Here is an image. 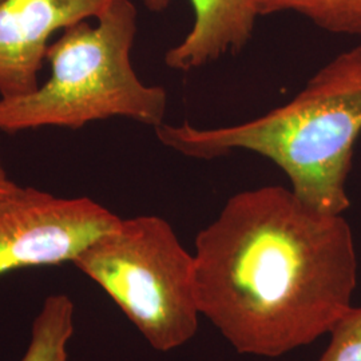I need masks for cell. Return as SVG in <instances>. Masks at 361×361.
Masks as SVG:
<instances>
[{
    "label": "cell",
    "mask_w": 361,
    "mask_h": 361,
    "mask_svg": "<svg viewBox=\"0 0 361 361\" xmlns=\"http://www.w3.org/2000/svg\"><path fill=\"white\" fill-rule=\"evenodd\" d=\"M194 258L201 316L241 355L279 357L329 335L357 286L344 214L284 186L232 195L198 233Z\"/></svg>",
    "instance_id": "6da1fadb"
},
{
    "label": "cell",
    "mask_w": 361,
    "mask_h": 361,
    "mask_svg": "<svg viewBox=\"0 0 361 361\" xmlns=\"http://www.w3.org/2000/svg\"><path fill=\"white\" fill-rule=\"evenodd\" d=\"M154 130L162 145L197 159L237 150L261 155L284 171L305 205L344 214L361 134V44L329 61L292 101L256 119L207 129L162 123Z\"/></svg>",
    "instance_id": "7a4b0ae2"
},
{
    "label": "cell",
    "mask_w": 361,
    "mask_h": 361,
    "mask_svg": "<svg viewBox=\"0 0 361 361\" xmlns=\"http://www.w3.org/2000/svg\"><path fill=\"white\" fill-rule=\"evenodd\" d=\"M137 20L135 4L116 0L95 25L83 20L61 31L46 52L49 79L31 94L0 98V131L77 130L109 118L154 129L165 123L166 90L143 83L131 62Z\"/></svg>",
    "instance_id": "3957f363"
},
{
    "label": "cell",
    "mask_w": 361,
    "mask_h": 361,
    "mask_svg": "<svg viewBox=\"0 0 361 361\" xmlns=\"http://www.w3.org/2000/svg\"><path fill=\"white\" fill-rule=\"evenodd\" d=\"M71 264L104 289L155 350L180 348L197 334L195 258L166 219H122Z\"/></svg>",
    "instance_id": "277c9868"
},
{
    "label": "cell",
    "mask_w": 361,
    "mask_h": 361,
    "mask_svg": "<svg viewBox=\"0 0 361 361\" xmlns=\"http://www.w3.org/2000/svg\"><path fill=\"white\" fill-rule=\"evenodd\" d=\"M121 219L89 197L63 198L16 185L0 200V276L73 262Z\"/></svg>",
    "instance_id": "5b68a950"
},
{
    "label": "cell",
    "mask_w": 361,
    "mask_h": 361,
    "mask_svg": "<svg viewBox=\"0 0 361 361\" xmlns=\"http://www.w3.org/2000/svg\"><path fill=\"white\" fill-rule=\"evenodd\" d=\"M116 0H3L0 3V98L31 94L40 85L50 39L97 19Z\"/></svg>",
    "instance_id": "8992f818"
},
{
    "label": "cell",
    "mask_w": 361,
    "mask_h": 361,
    "mask_svg": "<svg viewBox=\"0 0 361 361\" xmlns=\"http://www.w3.org/2000/svg\"><path fill=\"white\" fill-rule=\"evenodd\" d=\"M193 25L165 55L176 71H193L241 51L252 39L259 18L256 0H189Z\"/></svg>",
    "instance_id": "52a82bcc"
},
{
    "label": "cell",
    "mask_w": 361,
    "mask_h": 361,
    "mask_svg": "<svg viewBox=\"0 0 361 361\" xmlns=\"http://www.w3.org/2000/svg\"><path fill=\"white\" fill-rule=\"evenodd\" d=\"M74 314V302L67 295L47 297L32 323L30 343L20 361H68Z\"/></svg>",
    "instance_id": "ba28073f"
},
{
    "label": "cell",
    "mask_w": 361,
    "mask_h": 361,
    "mask_svg": "<svg viewBox=\"0 0 361 361\" xmlns=\"http://www.w3.org/2000/svg\"><path fill=\"white\" fill-rule=\"evenodd\" d=\"M259 16L295 13L338 35H361V0H256Z\"/></svg>",
    "instance_id": "9c48e42d"
},
{
    "label": "cell",
    "mask_w": 361,
    "mask_h": 361,
    "mask_svg": "<svg viewBox=\"0 0 361 361\" xmlns=\"http://www.w3.org/2000/svg\"><path fill=\"white\" fill-rule=\"evenodd\" d=\"M329 344L317 361H361V308L352 307L329 332Z\"/></svg>",
    "instance_id": "30bf717a"
},
{
    "label": "cell",
    "mask_w": 361,
    "mask_h": 361,
    "mask_svg": "<svg viewBox=\"0 0 361 361\" xmlns=\"http://www.w3.org/2000/svg\"><path fill=\"white\" fill-rule=\"evenodd\" d=\"M15 186H16V183L10 178L8 173L6 171L4 165H3V162L0 159V200L4 198L7 194L13 190Z\"/></svg>",
    "instance_id": "8fae6325"
},
{
    "label": "cell",
    "mask_w": 361,
    "mask_h": 361,
    "mask_svg": "<svg viewBox=\"0 0 361 361\" xmlns=\"http://www.w3.org/2000/svg\"><path fill=\"white\" fill-rule=\"evenodd\" d=\"M143 6L152 13H162L171 4L173 0H142Z\"/></svg>",
    "instance_id": "7c38bea8"
},
{
    "label": "cell",
    "mask_w": 361,
    "mask_h": 361,
    "mask_svg": "<svg viewBox=\"0 0 361 361\" xmlns=\"http://www.w3.org/2000/svg\"><path fill=\"white\" fill-rule=\"evenodd\" d=\"M1 1H3V0H0V3H1Z\"/></svg>",
    "instance_id": "4fadbf2b"
}]
</instances>
